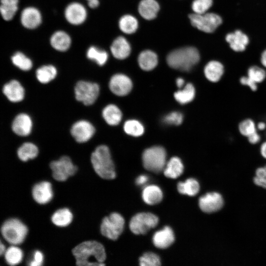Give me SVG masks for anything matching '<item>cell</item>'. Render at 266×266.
Returning <instances> with one entry per match:
<instances>
[{"instance_id":"e575fe53","label":"cell","mask_w":266,"mask_h":266,"mask_svg":"<svg viewBox=\"0 0 266 266\" xmlns=\"http://www.w3.org/2000/svg\"><path fill=\"white\" fill-rule=\"evenodd\" d=\"M4 255L6 262L10 266L19 264L23 258L22 250L15 245H12L6 249Z\"/></svg>"},{"instance_id":"52a82bcc","label":"cell","mask_w":266,"mask_h":266,"mask_svg":"<svg viewBox=\"0 0 266 266\" xmlns=\"http://www.w3.org/2000/svg\"><path fill=\"white\" fill-rule=\"evenodd\" d=\"M189 18L193 26L207 33H213L222 23V18L214 13L190 14Z\"/></svg>"},{"instance_id":"7a4b0ae2","label":"cell","mask_w":266,"mask_h":266,"mask_svg":"<svg viewBox=\"0 0 266 266\" xmlns=\"http://www.w3.org/2000/svg\"><path fill=\"white\" fill-rule=\"evenodd\" d=\"M91 161L97 174L105 179H113L116 177L114 163L109 148L105 145L98 146L93 152Z\"/></svg>"},{"instance_id":"8fae6325","label":"cell","mask_w":266,"mask_h":266,"mask_svg":"<svg viewBox=\"0 0 266 266\" xmlns=\"http://www.w3.org/2000/svg\"><path fill=\"white\" fill-rule=\"evenodd\" d=\"M95 129L94 126L86 120H79L73 124L70 133L74 139L79 143L89 140L94 135Z\"/></svg>"},{"instance_id":"7c38bea8","label":"cell","mask_w":266,"mask_h":266,"mask_svg":"<svg viewBox=\"0 0 266 266\" xmlns=\"http://www.w3.org/2000/svg\"><path fill=\"white\" fill-rule=\"evenodd\" d=\"M133 83L127 75L118 73L113 75L109 82V88L112 93L118 96L128 95L132 90Z\"/></svg>"},{"instance_id":"680465c9","label":"cell","mask_w":266,"mask_h":266,"mask_svg":"<svg viewBox=\"0 0 266 266\" xmlns=\"http://www.w3.org/2000/svg\"></svg>"},{"instance_id":"603a6c76","label":"cell","mask_w":266,"mask_h":266,"mask_svg":"<svg viewBox=\"0 0 266 266\" xmlns=\"http://www.w3.org/2000/svg\"><path fill=\"white\" fill-rule=\"evenodd\" d=\"M224 72L223 64L219 61H211L205 66L204 73L206 78L210 82H217L222 77Z\"/></svg>"},{"instance_id":"7402d4cb","label":"cell","mask_w":266,"mask_h":266,"mask_svg":"<svg viewBox=\"0 0 266 266\" xmlns=\"http://www.w3.org/2000/svg\"><path fill=\"white\" fill-rule=\"evenodd\" d=\"M50 43L54 49L60 52H65L69 48L71 39L66 32L58 31L51 35Z\"/></svg>"},{"instance_id":"3957f363","label":"cell","mask_w":266,"mask_h":266,"mask_svg":"<svg viewBox=\"0 0 266 266\" xmlns=\"http://www.w3.org/2000/svg\"><path fill=\"white\" fill-rule=\"evenodd\" d=\"M200 58L197 49L185 47L171 51L166 57V62L174 69L188 71L198 63Z\"/></svg>"},{"instance_id":"d4e9b609","label":"cell","mask_w":266,"mask_h":266,"mask_svg":"<svg viewBox=\"0 0 266 266\" xmlns=\"http://www.w3.org/2000/svg\"><path fill=\"white\" fill-rule=\"evenodd\" d=\"M102 116L106 123L110 126L118 125L122 118L121 111L113 104H108L103 109Z\"/></svg>"},{"instance_id":"7bdbcfd3","label":"cell","mask_w":266,"mask_h":266,"mask_svg":"<svg viewBox=\"0 0 266 266\" xmlns=\"http://www.w3.org/2000/svg\"><path fill=\"white\" fill-rule=\"evenodd\" d=\"M18 9V5H9L1 4L0 13L2 18L6 21L11 20Z\"/></svg>"},{"instance_id":"277c9868","label":"cell","mask_w":266,"mask_h":266,"mask_svg":"<svg viewBox=\"0 0 266 266\" xmlns=\"http://www.w3.org/2000/svg\"><path fill=\"white\" fill-rule=\"evenodd\" d=\"M0 231L6 241L12 245H17L23 242L27 235L28 229L20 220L11 218L3 223Z\"/></svg>"},{"instance_id":"11a10c76","label":"cell","mask_w":266,"mask_h":266,"mask_svg":"<svg viewBox=\"0 0 266 266\" xmlns=\"http://www.w3.org/2000/svg\"><path fill=\"white\" fill-rule=\"evenodd\" d=\"M256 127L259 130L263 131L266 128V124L262 121L259 122L258 123Z\"/></svg>"},{"instance_id":"f907efd6","label":"cell","mask_w":266,"mask_h":266,"mask_svg":"<svg viewBox=\"0 0 266 266\" xmlns=\"http://www.w3.org/2000/svg\"><path fill=\"white\" fill-rule=\"evenodd\" d=\"M2 4L9 5H18V0H0Z\"/></svg>"},{"instance_id":"9f6ffc18","label":"cell","mask_w":266,"mask_h":266,"mask_svg":"<svg viewBox=\"0 0 266 266\" xmlns=\"http://www.w3.org/2000/svg\"><path fill=\"white\" fill-rule=\"evenodd\" d=\"M184 80L182 78H178L176 80L177 86L179 88H182L184 85Z\"/></svg>"},{"instance_id":"8992f818","label":"cell","mask_w":266,"mask_h":266,"mask_svg":"<svg viewBox=\"0 0 266 266\" xmlns=\"http://www.w3.org/2000/svg\"><path fill=\"white\" fill-rule=\"evenodd\" d=\"M125 220L123 216L116 212L105 217L100 225V232L105 237L115 240L123 231Z\"/></svg>"},{"instance_id":"f5cc1de1","label":"cell","mask_w":266,"mask_h":266,"mask_svg":"<svg viewBox=\"0 0 266 266\" xmlns=\"http://www.w3.org/2000/svg\"><path fill=\"white\" fill-rule=\"evenodd\" d=\"M260 150L262 157L266 159V141L261 144Z\"/></svg>"},{"instance_id":"83f0119b","label":"cell","mask_w":266,"mask_h":266,"mask_svg":"<svg viewBox=\"0 0 266 266\" xmlns=\"http://www.w3.org/2000/svg\"><path fill=\"white\" fill-rule=\"evenodd\" d=\"M184 166L181 160L173 157L166 163L163 171L166 177L175 179L182 174Z\"/></svg>"},{"instance_id":"4fadbf2b","label":"cell","mask_w":266,"mask_h":266,"mask_svg":"<svg viewBox=\"0 0 266 266\" xmlns=\"http://www.w3.org/2000/svg\"><path fill=\"white\" fill-rule=\"evenodd\" d=\"M199 204L203 212L211 213L222 208L224 200L222 196L218 193H208L200 198Z\"/></svg>"},{"instance_id":"cb8c5ba5","label":"cell","mask_w":266,"mask_h":266,"mask_svg":"<svg viewBox=\"0 0 266 266\" xmlns=\"http://www.w3.org/2000/svg\"><path fill=\"white\" fill-rule=\"evenodd\" d=\"M160 9L155 0H142L138 5V12L144 19L148 20L154 19Z\"/></svg>"},{"instance_id":"9c48e42d","label":"cell","mask_w":266,"mask_h":266,"mask_svg":"<svg viewBox=\"0 0 266 266\" xmlns=\"http://www.w3.org/2000/svg\"><path fill=\"white\" fill-rule=\"evenodd\" d=\"M159 218L150 212L139 213L131 219L129 227L131 231L135 234H144L158 224Z\"/></svg>"},{"instance_id":"d6986e66","label":"cell","mask_w":266,"mask_h":266,"mask_svg":"<svg viewBox=\"0 0 266 266\" xmlns=\"http://www.w3.org/2000/svg\"><path fill=\"white\" fill-rule=\"evenodd\" d=\"M33 123L31 117L27 114L21 113L14 119L12 129L13 131L20 136H27L31 132Z\"/></svg>"},{"instance_id":"4dcf8cb0","label":"cell","mask_w":266,"mask_h":266,"mask_svg":"<svg viewBox=\"0 0 266 266\" xmlns=\"http://www.w3.org/2000/svg\"><path fill=\"white\" fill-rule=\"evenodd\" d=\"M38 153L37 147L33 143L26 142L22 144L17 151L19 158L26 162L37 157Z\"/></svg>"},{"instance_id":"6f0895ef","label":"cell","mask_w":266,"mask_h":266,"mask_svg":"<svg viewBox=\"0 0 266 266\" xmlns=\"http://www.w3.org/2000/svg\"><path fill=\"white\" fill-rule=\"evenodd\" d=\"M264 167H265V168L266 169V165H265V166H264Z\"/></svg>"},{"instance_id":"30bf717a","label":"cell","mask_w":266,"mask_h":266,"mask_svg":"<svg viewBox=\"0 0 266 266\" xmlns=\"http://www.w3.org/2000/svg\"><path fill=\"white\" fill-rule=\"evenodd\" d=\"M53 178L58 181H64L73 175L77 170L70 158L63 156L58 160L52 161L50 164Z\"/></svg>"},{"instance_id":"d590c367","label":"cell","mask_w":266,"mask_h":266,"mask_svg":"<svg viewBox=\"0 0 266 266\" xmlns=\"http://www.w3.org/2000/svg\"><path fill=\"white\" fill-rule=\"evenodd\" d=\"M86 56L89 60L95 62L100 66L105 65L108 58V54L105 51L94 46L88 49Z\"/></svg>"},{"instance_id":"681fc988","label":"cell","mask_w":266,"mask_h":266,"mask_svg":"<svg viewBox=\"0 0 266 266\" xmlns=\"http://www.w3.org/2000/svg\"><path fill=\"white\" fill-rule=\"evenodd\" d=\"M148 180V177L145 175H139L136 179V184L138 185H142L145 184Z\"/></svg>"},{"instance_id":"5b68a950","label":"cell","mask_w":266,"mask_h":266,"mask_svg":"<svg viewBox=\"0 0 266 266\" xmlns=\"http://www.w3.org/2000/svg\"><path fill=\"white\" fill-rule=\"evenodd\" d=\"M142 160L145 169L154 173H160L166 164V154L165 149L155 146L146 149L143 153Z\"/></svg>"},{"instance_id":"9a60e30c","label":"cell","mask_w":266,"mask_h":266,"mask_svg":"<svg viewBox=\"0 0 266 266\" xmlns=\"http://www.w3.org/2000/svg\"><path fill=\"white\" fill-rule=\"evenodd\" d=\"M32 195L37 203L41 204L47 203L53 197L51 184L48 181H42L36 184L33 188Z\"/></svg>"},{"instance_id":"44dd1931","label":"cell","mask_w":266,"mask_h":266,"mask_svg":"<svg viewBox=\"0 0 266 266\" xmlns=\"http://www.w3.org/2000/svg\"><path fill=\"white\" fill-rule=\"evenodd\" d=\"M3 93L11 101L17 102L24 98L25 91L21 84L17 80H11L4 85Z\"/></svg>"},{"instance_id":"4316f807","label":"cell","mask_w":266,"mask_h":266,"mask_svg":"<svg viewBox=\"0 0 266 266\" xmlns=\"http://www.w3.org/2000/svg\"><path fill=\"white\" fill-rule=\"evenodd\" d=\"M142 197L144 201L149 205L160 203L163 195L161 189L157 186L151 185L146 187L143 190Z\"/></svg>"},{"instance_id":"7dc6e473","label":"cell","mask_w":266,"mask_h":266,"mask_svg":"<svg viewBox=\"0 0 266 266\" xmlns=\"http://www.w3.org/2000/svg\"><path fill=\"white\" fill-rule=\"evenodd\" d=\"M239 82L242 85L248 86L253 92H255L258 90V87L257 83L247 76H241L239 79Z\"/></svg>"},{"instance_id":"ee69618b","label":"cell","mask_w":266,"mask_h":266,"mask_svg":"<svg viewBox=\"0 0 266 266\" xmlns=\"http://www.w3.org/2000/svg\"><path fill=\"white\" fill-rule=\"evenodd\" d=\"M253 179L255 184L266 189V169L264 166L258 167Z\"/></svg>"},{"instance_id":"8d00e7d4","label":"cell","mask_w":266,"mask_h":266,"mask_svg":"<svg viewBox=\"0 0 266 266\" xmlns=\"http://www.w3.org/2000/svg\"><path fill=\"white\" fill-rule=\"evenodd\" d=\"M125 132L131 136H139L143 134L144 128L142 124L136 120H129L124 125Z\"/></svg>"},{"instance_id":"ba28073f","label":"cell","mask_w":266,"mask_h":266,"mask_svg":"<svg viewBox=\"0 0 266 266\" xmlns=\"http://www.w3.org/2000/svg\"><path fill=\"white\" fill-rule=\"evenodd\" d=\"M99 94L100 87L96 83L81 80L78 81L74 87L75 99L85 105L93 104Z\"/></svg>"},{"instance_id":"b9f144b4","label":"cell","mask_w":266,"mask_h":266,"mask_svg":"<svg viewBox=\"0 0 266 266\" xmlns=\"http://www.w3.org/2000/svg\"><path fill=\"white\" fill-rule=\"evenodd\" d=\"M212 3V0H194L192 8L195 13L204 14L211 7Z\"/></svg>"},{"instance_id":"ffe728a7","label":"cell","mask_w":266,"mask_h":266,"mask_svg":"<svg viewBox=\"0 0 266 266\" xmlns=\"http://www.w3.org/2000/svg\"><path fill=\"white\" fill-rule=\"evenodd\" d=\"M110 51L114 58L124 60L130 55L131 52L130 44L123 36L115 38L110 46Z\"/></svg>"},{"instance_id":"91938a15","label":"cell","mask_w":266,"mask_h":266,"mask_svg":"<svg viewBox=\"0 0 266 266\" xmlns=\"http://www.w3.org/2000/svg\"><path fill=\"white\" fill-rule=\"evenodd\" d=\"M1 243V242H0Z\"/></svg>"},{"instance_id":"f6af8a7d","label":"cell","mask_w":266,"mask_h":266,"mask_svg":"<svg viewBox=\"0 0 266 266\" xmlns=\"http://www.w3.org/2000/svg\"><path fill=\"white\" fill-rule=\"evenodd\" d=\"M183 119V115L180 112L174 111L165 116L163 121L166 124L179 125L182 123Z\"/></svg>"},{"instance_id":"6da1fadb","label":"cell","mask_w":266,"mask_h":266,"mask_svg":"<svg viewBox=\"0 0 266 266\" xmlns=\"http://www.w3.org/2000/svg\"><path fill=\"white\" fill-rule=\"evenodd\" d=\"M72 253L79 266H102L106 259L104 247L97 241L83 242L72 250Z\"/></svg>"},{"instance_id":"bcb514c9","label":"cell","mask_w":266,"mask_h":266,"mask_svg":"<svg viewBox=\"0 0 266 266\" xmlns=\"http://www.w3.org/2000/svg\"><path fill=\"white\" fill-rule=\"evenodd\" d=\"M44 261V256L42 253L36 250L34 252L33 256V259L29 263V265L31 266H40L42 265Z\"/></svg>"},{"instance_id":"484cf974","label":"cell","mask_w":266,"mask_h":266,"mask_svg":"<svg viewBox=\"0 0 266 266\" xmlns=\"http://www.w3.org/2000/svg\"><path fill=\"white\" fill-rule=\"evenodd\" d=\"M158 62L157 54L149 50L141 52L138 57V63L140 67L145 71L153 69Z\"/></svg>"},{"instance_id":"e0dca14e","label":"cell","mask_w":266,"mask_h":266,"mask_svg":"<svg viewBox=\"0 0 266 266\" xmlns=\"http://www.w3.org/2000/svg\"><path fill=\"white\" fill-rule=\"evenodd\" d=\"M226 40L231 48L235 52L244 51L249 42L248 36L239 30L227 34Z\"/></svg>"},{"instance_id":"60d3db41","label":"cell","mask_w":266,"mask_h":266,"mask_svg":"<svg viewBox=\"0 0 266 266\" xmlns=\"http://www.w3.org/2000/svg\"><path fill=\"white\" fill-rule=\"evenodd\" d=\"M139 262L141 266H159L161 263L159 256L152 252L143 254L140 257Z\"/></svg>"},{"instance_id":"f1b7e54d","label":"cell","mask_w":266,"mask_h":266,"mask_svg":"<svg viewBox=\"0 0 266 266\" xmlns=\"http://www.w3.org/2000/svg\"><path fill=\"white\" fill-rule=\"evenodd\" d=\"M73 214L66 208L60 209L55 211L51 217L52 223L58 227H66L71 223Z\"/></svg>"},{"instance_id":"2e32d148","label":"cell","mask_w":266,"mask_h":266,"mask_svg":"<svg viewBox=\"0 0 266 266\" xmlns=\"http://www.w3.org/2000/svg\"><path fill=\"white\" fill-rule=\"evenodd\" d=\"M21 23L27 29H33L39 26L42 22V16L40 11L33 7L25 8L21 16Z\"/></svg>"},{"instance_id":"f546056e","label":"cell","mask_w":266,"mask_h":266,"mask_svg":"<svg viewBox=\"0 0 266 266\" xmlns=\"http://www.w3.org/2000/svg\"><path fill=\"white\" fill-rule=\"evenodd\" d=\"M57 70L53 65L43 66L36 71V77L41 83L46 84L53 80L57 76Z\"/></svg>"},{"instance_id":"836d02e7","label":"cell","mask_w":266,"mask_h":266,"mask_svg":"<svg viewBox=\"0 0 266 266\" xmlns=\"http://www.w3.org/2000/svg\"><path fill=\"white\" fill-rule=\"evenodd\" d=\"M119 27L120 30L125 33H134L138 28V22L136 19L131 15H125L119 21Z\"/></svg>"},{"instance_id":"db71d44e","label":"cell","mask_w":266,"mask_h":266,"mask_svg":"<svg viewBox=\"0 0 266 266\" xmlns=\"http://www.w3.org/2000/svg\"><path fill=\"white\" fill-rule=\"evenodd\" d=\"M261 63L262 65L266 68V49L262 53L261 57Z\"/></svg>"},{"instance_id":"5bb4252c","label":"cell","mask_w":266,"mask_h":266,"mask_svg":"<svg viewBox=\"0 0 266 266\" xmlns=\"http://www.w3.org/2000/svg\"><path fill=\"white\" fill-rule=\"evenodd\" d=\"M65 17L70 24L79 25L84 23L87 18V10L81 3L73 2L66 7Z\"/></svg>"},{"instance_id":"c3c4849f","label":"cell","mask_w":266,"mask_h":266,"mask_svg":"<svg viewBox=\"0 0 266 266\" xmlns=\"http://www.w3.org/2000/svg\"><path fill=\"white\" fill-rule=\"evenodd\" d=\"M247 137L248 142L252 144H257L261 140L260 135L257 132L253 133Z\"/></svg>"},{"instance_id":"1f68e13d","label":"cell","mask_w":266,"mask_h":266,"mask_svg":"<svg viewBox=\"0 0 266 266\" xmlns=\"http://www.w3.org/2000/svg\"><path fill=\"white\" fill-rule=\"evenodd\" d=\"M177 190L180 194L194 196L199 192L200 185L196 179L189 178L185 182H179L177 184Z\"/></svg>"},{"instance_id":"74e56055","label":"cell","mask_w":266,"mask_h":266,"mask_svg":"<svg viewBox=\"0 0 266 266\" xmlns=\"http://www.w3.org/2000/svg\"><path fill=\"white\" fill-rule=\"evenodd\" d=\"M13 64L20 69L27 71L33 66L32 61L21 52H16L11 58Z\"/></svg>"},{"instance_id":"d6a6232c","label":"cell","mask_w":266,"mask_h":266,"mask_svg":"<svg viewBox=\"0 0 266 266\" xmlns=\"http://www.w3.org/2000/svg\"><path fill=\"white\" fill-rule=\"evenodd\" d=\"M195 96V89L191 83L187 84L183 89L176 92L174 94L176 100L182 104L191 102Z\"/></svg>"},{"instance_id":"ac0fdd59","label":"cell","mask_w":266,"mask_h":266,"mask_svg":"<svg viewBox=\"0 0 266 266\" xmlns=\"http://www.w3.org/2000/svg\"><path fill=\"white\" fill-rule=\"evenodd\" d=\"M154 245L160 249H166L169 247L174 241V233L168 226L156 232L153 236Z\"/></svg>"},{"instance_id":"816d5d0a","label":"cell","mask_w":266,"mask_h":266,"mask_svg":"<svg viewBox=\"0 0 266 266\" xmlns=\"http://www.w3.org/2000/svg\"><path fill=\"white\" fill-rule=\"evenodd\" d=\"M88 5L91 8H97L100 4L99 0H88Z\"/></svg>"},{"instance_id":"ab89813d","label":"cell","mask_w":266,"mask_h":266,"mask_svg":"<svg viewBox=\"0 0 266 266\" xmlns=\"http://www.w3.org/2000/svg\"><path fill=\"white\" fill-rule=\"evenodd\" d=\"M247 76L256 83H261L266 78V71L258 66H251L247 70Z\"/></svg>"},{"instance_id":"f35d334b","label":"cell","mask_w":266,"mask_h":266,"mask_svg":"<svg viewBox=\"0 0 266 266\" xmlns=\"http://www.w3.org/2000/svg\"><path fill=\"white\" fill-rule=\"evenodd\" d=\"M239 133L245 137H248L257 132V127L254 121L250 118L241 121L238 126Z\"/></svg>"}]
</instances>
